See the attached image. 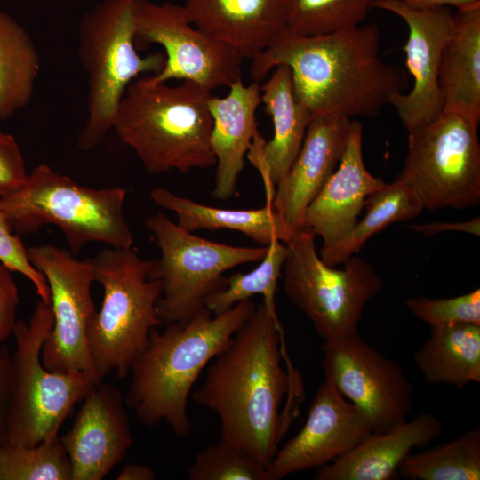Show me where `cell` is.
Segmentation results:
<instances>
[{
    "instance_id": "obj_1",
    "label": "cell",
    "mask_w": 480,
    "mask_h": 480,
    "mask_svg": "<svg viewBox=\"0 0 480 480\" xmlns=\"http://www.w3.org/2000/svg\"><path fill=\"white\" fill-rule=\"evenodd\" d=\"M283 329L276 311L256 306L208 367L190 395L214 412L221 441L244 452L267 470L292 416L281 411L284 398L297 404L301 390L292 367H284Z\"/></svg>"
},
{
    "instance_id": "obj_2",
    "label": "cell",
    "mask_w": 480,
    "mask_h": 480,
    "mask_svg": "<svg viewBox=\"0 0 480 480\" xmlns=\"http://www.w3.org/2000/svg\"><path fill=\"white\" fill-rule=\"evenodd\" d=\"M279 65L290 68L295 96L312 116L372 118L409 84L405 69L380 59L376 24L314 36L286 32L252 59V81Z\"/></svg>"
},
{
    "instance_id": "obj_3",
    "label": "cell",
    "mask_w": 480,
    "mask_h": 480,
    "mask_svg": "<svg viewBox=\"0 0 480 480\" xmlns=\"http://www.w3.org/2000/svg\"><path fill=\"white\" fill-rule=\"evenodd\" d=\"M256 305L252 300L212 315L204 309L186 323L154 328L131 368L125 404L139 421L152 427L164 420L186 438L192 430L188 402L204 368L229 342Z\"/></svg>"
},
{
    "instance_id": "obj_4",
    "label": "cell",
    "mask_w": 480,
    "mask_h": 480,
    "mask_svg": "<svg viewBox=\"0 0 480 480\" xmlns=\"http://www.w3.org/2000/svg\"><path fill=\"white\" fill-rule=\"evenodd\" d=\"M211 96L189 81L170 86L150 76L138 77L117 106L113 129L149 174L214 166Z\"/></svg>"
},
{
    "instance_id": "obj_5",
    "label": "cell",
    "mask_w": 480,
    "mask_h": 480,
    "mask_svg": "<svg viewBox=\"0 0 480 480\" xmlns=\"http://www.w3.org/2000/svg\"><path fill=\"white\" fill-rule=\"evenodd\" d=\"M127 190L120 187L92 188L39 164L25 181L0 197L2 211L19 236L58 227L75 255L89 243L132 248L134 238L124 213Z\"/></svg>"
},
{
    "instance_id": "obj_6",
    "label": "cell",
    "mask_w": 480,
    "mask_h": 480,
    "mask_svg": "<svg viewBox=\"0 0 480 480\" xmlns=\"http://www.w3.org/2000/svg\"><path fill=\"white\" fill-rule=\"evenodd\" d=\"M89 260L103 289L100 308L87 327L90 356L100 380L109 372L124 379L150 332L164 324L156 312L161 284L148 277L153 260L140 258L132 248H105Z\"/></svg>"
},
{
    "instance_id": "obj_7",
    "label": "cell",
    "mask_w": 480,
    "mask_h": 480,
    "mask_svg": "<svg viewBox=\"0 0 480 480\" xmlns=\"http://www.w3.org/2000/svg\"><path fill=\"white\" fill-rule=\"evenodd\" d=\"M137 0H100L81 19L78 56L87 80L86 121L78 135L80 149L98 148L113 129L117 106L139 75L157 74L165 54L139 55L135 44Z\"/></svg>"
},
{
    "instance_id": "obj_8",
    "label": "cell",
    "mask_w": 480,
    "mask_h": 480,
    "mask_svg": "<svg viewBox=\"0 0 480 480\" xmlns=\"http://www.w3.org/2000/svg\"><path fill=\"white\" fill-rule=\"evenodd\" d=\"M52 324L51 302L40 299L28 322L16 323L7 444L32 447L58 436L74 405L101 382L87 372L61 373L44 367L41 353Z\"/></svg>"
},
{
    "instance_id": "obj_9",
    "label": "cell",
    "mask_w": 480,
    "mask_h": 480,
    "mask_svg": "<svg viewBox=\"0 0 480 480\" xmlns=\"http://www.w3.org/2000/svg\"><path fill=\"white\" fill-rule=\"evenodd\" d=\"M315 237L303 228L285 244L284 292L324 341L356 335L365 304L384 284L374 268L357 255L346 260L342 268L326 265L316 252Z\"/></svg>"
},
{
    "instance_id": "obj_10",
    "label": "cell",
    "mask_w": 480,
    "mask_h": 480,
    "mask_svg": "<svg viewBox=\"0 0 480 480\" xmlns=\"http://www.w3.org/2000/svg\"><path fill=\"white\" fill-rule=\"evenodd\" d=\"M146 228L160 250L148 277L161 284L156 312L165 325L186 323L207 309L206 299L226 285L225 272L260 261L268 251V246H233L202 238L162 212L148 218Z\"/></svg>"
},
{
    "instance_id": "obj_11",
    "label": "cell",
    "mask_w": 480,
    "mask_h": 480,
    "mask_svg": "<svg viewBox=\"0 0 480 480\" xmlns=\"http://www.w3.org/2000/svg\"><path fill=\"white\" fill-rule=\"evenodd\" d=\"M397 180L413 189L424 209H467L480 202L477 125L443 112L408 132V150Z\"/></svg>"
},
{
    "instance_id": "obj_12",
    "label": "cell",
    "mask_w": 480,
    "mask_h": 480,
    "mask_svg": "<svg viewBox=\"0 0 480 480\" xmlns=\"http://www.w3.org/2000/svg\"><path fill=\"white\" fill-rule=\"evenodd\" d=\"M136 47L157 44L165 64L150 76L155 83L180 79L212 91L242 80L243 58L231 47L194 27L183 5L137 0L134 6Z\"/></svg>"
},
{
    "instance_id": "obj_13",
    "label": "cell",
    "mask_w": 480,
    "mask_h": 480,
    "mask_svg": "<svg viewBox=\"0 0 480 480\" xmlns=\"http://www.w3.org/2000/svg\"><path fill=\"white\" fill-rule=\"evenodd\" d=\"M33 266L45 277L51 294L52 329L44 341V367L61 373L87 372L99 381L87 345V327L96 311L92 296L93 268L64 248L41 244L28 248Z\"/></svg>"
},
{
    "instance_id": "obj_14",
    "label": "cell",
    "mask_w": 480,
    "mask_h": 480,
    "mask_svg": "<svg viewBox=\"0 0 480 480\" xmlns=\"http://www.w3.org/2000/svg\"><path fill=\"white\" fill-rule=\"evenodd\" d=\"M322 351L325 380L360 411L372 433H387L407 420L414 390L398 362L359 333L324 341Z\"/></svg>"
},
{
    "instance_id": "obj_15",
    "label": "cell",
    "mask_w": 480,
    "mask_h": 480,
    "mask_svg": "<svg viewBox=\"0 0 480 480\" xmlns=\"http://www.w3.org/2000/svg\"><path fill=\"white\" fill-rule=\"evenodd\" d=\"M371 7L395 13L407 25L404 47L412 87L390 101L404 127L410 132L432 122L443 113L439 70L451 36L454 12L448 6L416 7L402 0H372Z\"/></svg>"
},
{
    "instance_id": "obj_16",
    "label": "cell",
    "mask_w": 480,
    "mask_h": 480,
    "mask_svg": "<svg viewBox=\"0 0 480 480\" xmlns=\"http://www.w3.org/2000/svg\"><path fill=\"white\" fill-rule=\"evenodd\" d=\"M372 433L360 411L325 380L300 431L277 450L268 468V479L319 468L351 451Z\"/></svg>"
},
{
    "instance_id": "obj_17",
    "label": "cell",
    "mask_w": 480,
    "mask_h": 480,
    "mask_svg": "<svg viewBox=\"0 0 480 480\" xmlns=\"http://www.w3.org/2000/svg\"><path fill=\"white\" fill-rule=\"evenodd\" d=\"M68 431L60 436L72 467V480H101L126 456L133 444L119 389L94 385Z\"/></svg>"
},
{
    "instance_id": "obj_18",
    "label": "cell",
    "mask_w": 480,
    "mask_h": 480,
    "mask_svg": "<svg viewBox=\"0 0 480 480\" xmlns=\"http://www.w3.org/2000/svg\"><path fill=\"white\" fill-rule=\"evenodd\" d=\"M351 122L331 115L311 119L295 160L271 198V206L292 229L303 228L308 206L339 165Z\"/></svg>"
},
{
    "instance_id": "obj_19",
    "label": "cell",
    "mask_w": 480,
    "mask_h": 480,
    "mask_svg": "<svg viewBox=\"0 0 480 480\" xmlns=\"http://www.w3.org/2000/svg\"><path fill=\"white\" fill-rule=\"evenodd\" d=\"M363 126L352 120L346 149L336 170L308 206L303 228L327 248L348 234L368 196L386 183L371 174L363 158Z\"/></svg>"
},
{
    "instance_id": "obj_20",
    "label": "cell",
    "mask_w": 480,
    "mask_h": 480,
    "mask_svg": "<svg viewBox=\"0 0 480 480\" xmlns=\"http://www.w3.org/2000/svg\"><path fill=\"white\" fill-rule=\"evenodd\" d=\"M188 20L252 59L287 32L285 0H188Z\"/></svg>"
},
{
    "instance_id": "obj_21",
    "label": "cell",
    "mask_w": 480,
    "mask_h": 480,
    "mask_svg": "<svg viewBox=\"0 0 480 480\" xmlns=\"http://www.w3.org/2000/svg\"><path fill=\"white\" fill-rule=\"evenodd\" d=\"M260 99L273 122V137L266 142L259 132L246 156L260 171L268 198H272L274 188L295 160L313 116L297 100L291 70L285 65L274 68L268 79L260 84Z\"/></svg>"
},
{
    "instance_id": "obj_22",
    "label": "cell",
    "mask_w": 480,
    "mask_h": 480,
    "mask_svg": "<svg viewBox=\"0 0 480 480\" xmlns=\"http://www.w3.org/2000/svg\"><path fill=\"white\" fill-rule=\"evenodd\" d=\"M228 89L225 97L212 94L208 101L212 117L211 147L216 159L212 197L219 200L236 195L244 156L259 132L256 111L261 103L260 83L245 85L240 80Z\"/></svg>"
},
{
    "instance_id": "obj_23",
    "label": "cell",
    "mask_w": 480,
    "mask_h": 480,
    "mask_svg": "<svg viewBox=\"0 0 480 480\" xmlns=\"http://www.w3.org/2000/svg\"><path fill=\"white\" fill-rule=\"evenodd\" d=\"M443 425L423 412L383 434L372 433L341 457L317 469L316 480H388L415 447L442 435Z\"/></svg>"
},
{
    "instance_id": "obj_24",
    "label": "cell",
    "mask_w": 480,
    "mask_h": 480,
    "mask_svg": "<svg viewBox=\"0 0 480 480\" xmlns=\"http://www.w3.org/2000/svg\"><path fill=\"white\" fill-rule=\"evenodd\" d=\"M443 112L480 120V2L454 12L439 70Z\"/></svg>"
},
{
    "instance_id": "obj_25",
    "label": "cell",
    "mask_w": 480,
    "mask_h": 480,
    "mask_svg": "<svg viewBox=\"0 0 480 480\" xmlns=\"http://www.w3.org/2000/svg\"><path fill=\"white\" fill-rule=\"evenodd\" d=\"M150 197L156 205L173 212L177 225L191 233L231 229L268 246L274 240L286 244L297 231L284 222L268 201L259 209H223L200 204L161 187L151 189Z\"/></svg>"
},
{
    "instance_id": "obj_26",
    "label": "cell",
    "mask_w": 480,
    "mask_h": 480,
    "mask_svg": "<svg viewBox=\"0 0 480 480\" xmlns=\"http://www.w3.org/2000/svg\"><path fill=\"white\" fill-rule=\"evenodd\" d=\"M414 362L429 384L462 388L480 382V324L431 326Z\"/></svg>"
},
{
    "instance_id": "obj_27",
    "label": "cell",
    "mask_w": 480,
    "mask_h": 480,
    "mask_svg": "<svg viewBox=\"0 0 480 480\" xmlns=\"http://www.w3.org/2000/svg\"><path fill=\"white\" fill-rule=\"evenodd\" d=\"M365 213L362 220L344 237L327 248H321L320 258L330 267L344 263L357 255L365 243L392 223L409 220L424 210L412 188L396 180L385 183L372 193L364 202Z\"/></svg>"
},
{
    "instance_id": "obj_28",
    "label": "cell",
    "mask_w": 480,
    "mask_h": 480,
    "mask_svg": "<svg viewBox=\"0 0 480 480\" xmlns=\"http://www.w3.org/2000/svg\"><path fill=\"white\" fill-rule=\"evenodd\" d=\"M39 68L33 39L21 24L0 9V120L30 103Z\"/></svg>"
},
{
    "instance_id": "obj_29",
    "label": "cell",
    "mask_w": 480,
    "mask_h": 480,
    "mask_svg": "<svg viewBox=\"0 0 480 480\" xmlns=\"http://www.w3.org/2000/svg\"><path fill=\"white\" fill-rule=\"evenodd\" d=\"M397 472L411 480L480 479V428L430 450L409 454Z\"/></svg>"
},
{
    "instance_id": "obj_30",
    "label": "cell",
    "mask_w": 480,
    "mask_h": 480,
    "mask_svg": "<svg viewBox=\"0 0 480 480\" xmlns=\"http://www.w3.org/2000/svg\"><path fill=\"white\" fill-rule=\"evenodd\" d=\"M287 253L288 247L284 243L272 241L254 269L247 273L237 272L227 277L225 287L206 299L207 309L212 315H219L240 301L261 294L267 306L276 311L275 295Z\"/></svg>"
},
{
    "instance_id": "obj_31",
    "label": "cell",
    "mask_w": 480,
    "mask_h": 480,
    "mask_svg": "<svg viewBox=\"0 0 480 480\" xmlns=\"http://www.w3.org/2000/svg\"><path fill=\"white\" fill-rule=\"evenodd\" d=\"M372 0H285L287 32L323 35L361 25Z\"/></svg>"
},
{
    "instance_id": "obj_32",
    "label": "cell",
    "mask_w": 480,
    "mask_h": 480,
    "mask_svg": "<svg viewBox=\"0 0 480 480\" xmlns=\"http://www.w3.org/2000/svg\"><path fill=\"white\" fill-rule=\"evenodd\" d=\"M0 480H72V467L60 436L32 447H0Z\"/></svg>"
},
{
    "instance_id": "obj_33",
    "label": "cell",
    "mask_w": 480,
    "mask_h": 480,
    "mask_svg": "<svg viewBox=\"0 0 480 480\" xmlns=\"http://www.w3.org/2000/svg\"><path fill=\"white\" fill-rule=\"evenodd\" d=\"M190 480H269L268 470L244 452L220 440L198 452Z\"/></svg>"
},
{
    "instance_id": "obj_34",
    "label": "cell",
    "mask_w": 480,
    "mask_h": 480,
    "mask_svg": "<svg viewBox=\"0 0 480 480\" xmlns=\"http://www.w3.org/2000/svg\"><path fill=\"white\" fill-rule=\"evenodd\" d=\"M406 306L420 321L431 326L456 324H480L479 288L453 298H411Z\"/></svg>"
},
{
    "instance_id": "obj_35",
    "label": "cell",
    "mask_w": 480,
    "mask_h": 480,
    "mask_svg": "<svg viewBox=\"0 0 480 480\" xmlns=\"http://www.w3.org/2000/svg\"><path fill=\"white\" fill-rule=\"evenodd\" d=\"M1 197V196H0ZM0 261L11 271L27 277L35 286L39 299L51 302L50 289L44 276L31 263L28 249L21 242L20 236L12 228L0 204Z\"/></svg>"
},
{
    "instance_id": "obj_36",
    "label": "cell",
    "mask_w": 480,
    "mask_h": 480,
    "mask_svg": "<svg viewBox=\"0 0 480 480\" xmlns=\"http://www.w3.org/2000/svg\"><path fill=\"white\" fill-rule=\"evenodd\" d=\"M27 175L25 159L17 140L0 131V196L18 188Z\"/></svg>"
},
{
    "instance_id": "obj_37",
    "label": "cell",
    "mask_w": 480,
    "mask_h": 480,
    "mask_svg": "<svg viewBox=\"0 0 480 480\" xmlns=\"http://www.w3.org/2000/svg\"><path fill=\"white\" fill-rule=\"evenodd\" d=\"M11 270L0 261V342L13 334L20 303L19 289Z\"/></svg>"
},
{
    "instance_id": "obj_38",
    "label": "cell",
    "mask_w": 480,
    "mask_h": 480,
    "mask_svg": "<svg viewBox=\"0 0 480 480\" xmlns=\"http://www.w3.org/2000/svg\"><path fill=\"white\" fill-rule=\"evenodd\" d=\"M12 388V354L0 342V447L7 444L6 422Z\"/></svg>"
},
{
    "instance_id": "obj_39",
    "label": "cell",
    "mask_w": 480,
    "mask_h": 480,
    "mask_svg": "<svg viewBox=\"0 0 480 480\" xmlns=\"http://www.w3.org/2000/svg\"><path fill=\"white\" fill-rule=\"evenodd\" d=\"M409 228L420 233L425 236H433L435 235L447 232L458 231L465 232L474 236H480V218L475 217L470 220L457 222H439L434 221L427 224L409 225Z\"/></svg>"
},
{
    "instance_id": "obj_40",
    "label": "cell",
    "mask_w": 480,
    "mask_h": 480,
    "mask_svg": "<svg viewBox=\"0 0 480 480\" xmlns=\"http://www.w3.org/2000/svg\"><path fill=\"white\" fill-rule=\"evenodd\" d=\"M156 475L153 468L141 464L125 465L116 476L117 480H154Z\"/></svg>"
},
{
    "instance_id": "obj_41",
    "label": "cell",
    "mask_w": 480,
    "mask_h": 480,
    "mask_svg": "<svg viewBox=\"0 0 480 480\" xmlns=\"http://www.w3.org/2000/svg\"><path fill=\"white\" fill-rule=\"evenodd\" d=\"M404 3L416 7H436L448 6L462 9L473 5L480 0H402Z\"/></svg>"
}]
</instances>
